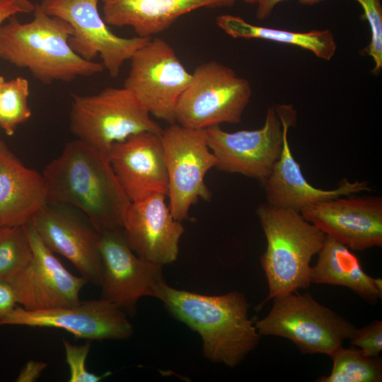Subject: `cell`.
<instances>
[{"label":"cell","instance_id":"obj_25","mask_svg":"<svg viewBox=\"0 0 382 382\" xmlns=\"http://www.w3.org/2000/svg\"><path fill=\"white\" fill-rule=\"evenodd\" d=\"M32 258L26 226H0V281L8 282L29 265Z\"/></svg>","mask_w":382,"mask_h":382},{"label":"cell","instance_id":"obj_4","mask_svg":"<svg viewBox=\"0 0 382 382\" xmlns=\"http://www.w3.org/2000/svg\"><path fill=\"white\" fill-rule=\"evenodd\" d=\"M267 241L260 257L269 294L274 297L306 289L310 262L320 250L325 234L296 210L263 204L256 211Z\"/></svg>","mask_w":382,"mask_h":382},{"label":"cell","instance_id":"obj_24","mask_svg":"<svg viewBox=\"0 0 382 382\" xmlns=\"http://www.w3.org/2000/svg\"><path fill=\"white\" fill-rule=\"evenodd\" d=\"M332 368L330 375L318 382H381L382 361L379 357H369L352 347H339L330 356Z\"/></svg>","mask_w":382,"mask_h":382},{"label":"cell","instance_id":"obj_23","mask_svg":"<svg viewBox=\"0 0 382 382\" xmlns=\"http://www.w3.org/2000/svg\"><path fill=\"white\" fill-rule=\"evenodd\" d=\"M216 24L233 38L261 39L291 45L311 52L317 57L330 60L335 54L337 45L329 30L296 32L252 24L243 18L231 14L216 18Z\"/></svg>","mask_w":382,"mask_h":382},{"label":"cell","instance_id":"obj_10","mask_svg":"<svg viewBox=\"0 0 382 382\" xmlns=\"http://www.w3.org/2000/svg\"><path fill=\"white\" fill-rule=\"evenodd\" d=\"M100 0H42L47 15L59 18L72 28L69 39L71 49L88 61L99 56L109 75L118 76L122 66L151 37H124L113 33L100 16Z\"/></svg>","mask_w":382,"mask_h":382},{"label":"cell","instance_id":"obj_31","mask_svg":"<svg viewBox=\"0 0 382 382\" xmlns=\"http://www.w3.org/2000/svg\"><path fill=\"white\" fill-rule=\"evenodd\" d=\"M47 364L42 361H29L21 369L16 381L18 382H33L41 375L46 369Z\"/></svg>","mask_w":382,"mask_h":382},{"label":"cell","instance_id":"obj_32","mask_svg":"<svg viewBox=\"0 0 382 382\" xmlns=\"http://www.w3.org/2000/svg\"><path fill=\"white\" fill-rule=\"evenodd\" d=\"M18 13L22 12L13 0H0V25Z\"/></svg>","mask_w":382,"mask_h":382},{"label":"cell","instance_id":"obj_6","mask_svg":"<svg viewBox=\"0 0 382 382\" xmlns=\"http://www.w3.org/2000/svg\"><path fill=\"white\" fill-rule=\"evenodd\" d=\"M273 299L268 314L255 322L258 333L286 338L302 354L330 357L357 330L352 323L319 303L308 292L284 294Z\"/></svg>","mask_w":382,"mask_h":382},{"label":"cell","instance_id":"obj_12","mask_svg":"<svg viewBox=\"0 0 382 382\" xmlns=\"http://www.w3.org/2000/svg\"><path fill=\"white\" fill-rule=\"evenodd\" d=\"M5 325L62 329L88 341L124 340L133 334L127 314L102 298L40 311H28L17 306L0 325Z\"/></svg>","mask_w":382,"mask_h":382},{"label":"cell","instance_id":"obj_27","mask_svg":"<svg viewBox=\"0 0 382 382\" xmlns=\"http://www.w3.org/2000/svg\"><path fill=\"white\" fill-rule=\"evenodd\" d=\"M361 7L362 20L368 22L371 40L364 49L374 63L372 73L378 75L382 69V4L381 0H353Z\"/></svg>","mask_w":382,"mask_h":382},{"label":"cell","instance_id":"obj_36","mask_svg":"<svg viewBox=\"0 0 382 382\" xmlns=\"http://www.w3.org/2000/svg\"><path fill=\"white\" fill-rule=\"evenodd\" d=\"M244 2L251 4H257L260 0H243Z\"/></svg>","mask_w":382,"mask_h":382},{"label":"cell","instance_id":"obj_18","mask_svg":"<svg viewBox=\"0 0 382 382\" xmlns=\"http://www.w3.org/2000/svg\"><path fill=\"white\" fill-rule=\"evenodd\" d=\"M166 195L155 193L132 202L122 228L131 250L140 258L162 266L174 262L185 228L173 216Z\"/></svg>","mask_w":382,"mask_h":382},{"label":"cell","instance_id":"obj_14","mask_svg":"<svg viewBox=\"0 0 382 382\" xmlns=\"http://www.w3.org/2000/svg\"><path fill=\"white\" fill-rule=\"evenodd\" d=\"M33 249L29 265L10 280L18 305L28 311L71 306L81 300L79 294L88 283L66 270L30 224L25 225Z\"/></svg>","mask_w":382,"mask_h":382},{"label":"cell","instance_id":"obj_2","mask_svg":"<svg viewBox=\"0 0 382 382\" xmlns=\"http://www.w3.org/2000/svg\"><path fill=\"white\" fill-rule=\"evenodd\" d=\"M153 297L199 334L202 354L212 362L234 368L259 343L261 335L249 318L250 306L239 291L205 295L177 289L165 281L155 288Z\"/></svg>","mask_w":382,"mask_h":382},{"label":"cell","instance_id":"obj_20","mask_svg":"<svg viewBox=\"0 0 382 382\" xmlns=\"http://www.w3.org/2000/svg\"><path fill=\"white\" fill-rule=\"evenodd\" d=\"M44 177L0 139V226H25L47 205Z\"/></svg>","mask_w":382,"mask_h":382},{"label":"cell","instance_id":"obj_26","mask_svg":"<svg viewBox=\"0 0 382 382\" xmlns=\"http://www.w3.org/2000/svg\"><path fill=\"white\" fill-rule=\"evenodd\" d=\"M29 95L26 79L18 76L6 81L0 76V127L6 135L12 136L18 126L30 117Z\"/></svg>","mask_w":382,"mask_h":382},{"label":"cell","instance_id":"obj_34","mask_svg":"<svg viewBox=\"0 0 382 382\" xmlns=\"http://www.w3.org/2000/svg\"><path fill=\"white\" fill-rule=\"evenodd\" d=\"M22 13H28L35 9V4L30 0H13Z\"/></svg>","mask_w":382,"mask_h":382},{"label":"cell","instance_id":"obj_30","mask_svg":"<svg viewBox=\"0 0 382 382\" xmlns=\"http://www.w3.org/2000/svg\"><path fill=\"white\" fill-rule=\"evenodd\" d=\"M17 306L14 292L9 284L0 281V325Z\"/></svg>","mask_w":382,"mask_h":382},{"label":"cell","instance_id":"obj_5","mask_svg":"<svg viewBox=\"0 0 382 382\" xmlns=\"http://www.w3.org/2000/svg\"><path fill=\"white\" fill-rule=\"evenodd\" d=\"M69 129L76 139L108 156L112 145L129 137L163 129L125 86L108 87L90 96L74 95Z\"/></svg>","mask_w":382,"mask_h":382},{"label":"cell","instance_id":"obj_22","mask_svg":"<svg viewBox=\"0 0 382 382\" xmlns=\"http://www.w3.org/2000/svg\"><path fill=\"white\" fill-rule=\"evenodd\" d=\"M318 255L311 267L310 283L346 286L371 304L381 299L382 279L367 274L347 245L326 235Z\"/></svg>","mask_w":382,"mask_h":382},{"label":"cell","instance_id":"obj_1","mask_svg":"<svg viewBox=\"0 0 382 382\" xmlns=\"http://www.w3.org/2000/svg\"><path fill=\"white\" fill-rule=\"evenodd\" d=\"M42 174L48 204L79 210L100 233L122 228L131 202L108 156L76 139L65 144Z\"/></svg>","mask_w":382,"mask_h":382},{"label":"cell","instance_id":"obj_29","mask_svg":"<svg viewBox=\"0 0 382 382\" xmlns=\"http://www.w3.org/2000/svg\"><path fill=\"white\" fill-rule=\"evenodd\" d=\"M350 344L369 357H379L382 351V322L375 320L364 328H357Z\"/></svg>","mask_w":382,"mask_h":382},{"label":"cell","instance_id":"obj_11","mask_svg":"<svg viewBox=\"0 0 382 382\" xmlns=\"http://www.w3.org/2000/svg\"><path fill=\"white\" fill-rule=\"evenodd\" d=\"M204 129L207 145L216 159V169L262 183L270 175L283 147V125L273 107L268 108L264 125L257 129L228 132L219 125Z\"/></svg>","mask_w":382,"mask_h":382},{"label":"cell","instance_id":"obj_13","mask_svg":"<svg viewBox=\"0 0 382 382\" xmlns=\"http://www.w3.org/2000/svg\"><path fill=\"white\" fill-rule=\"evenodd\" d=\"M29 224L50 250L66 258L88 282L100 286L101 233L81 212L47 204Z\"/></svg>","mask_w":382,"mask_h":382},{"label":"cell","instance_id":"obj_35","mask_svg":"<svg viewBox=\"0 0 382 382\" xmlns=\"http://www.w3.org/2000/svg\"><path fill=\"white\" fill-rule=\"evenodd\" d=\"M324 1L325 0H298V2L302 5L312 6V5L319 4Z\"/></svg>","mask_w":382,"mask_h":382},{"label":"cell","instance_id":"obj_19","mask_svg":"<svg viewBox=\"0 0 382 382\" xmlns=\"http://www.w3.org/2000/svg\"><path fill=\"white\" fill-rule=\"evenodd\" d=\"M108 158L130 202L155 193L168 196V178L161 134L143 132L112 145Z\"/></svg>","mask_w":382,"mask_h":382},{"label":"cell","instance_id":"obj_28","mask_svg":"<svg viewBox=\"0 0 382 382\" xmlns=\"http://www.w3.org/2000/svg\"><path fill=\"white\" fill-rule=\"evenodd\" d=\"M66 362L69 369V382H98L110 373L101 376L90 372L86 366V361L91 349V342L83 345H72L63 340Z\"/></svg>","mask_w":382,"mask_h":382},{"label":"cell","instance_id":"obj_8","mask_svg":"<svg viewBox=\"0 0 382 382\" xmlns=\"http://www.w3.org/2000/svg\"><path fill=\"white\" fill-rule=\"evenodd\" d=\"M192 77L166 40L151 37L130 59L123 86L151 115L172 125L176 123L178 100Z\"/></svg>","mask_w":382,"mask_h":382},{"label":"cell","instance_id":"obj_16","mask_svg":"<svg viewBox=\"0 0 382 382\" xmlns=\"http://www.w3.org/2000/svg\"><path fill=\"white\" fill-rule=\"evenodd\" d=\"M339 197L309 205L300 213L325 235L354 250L382 245V199Z\"/></svg>","mask_w":382,"mask_h":382},{"label":"cell","instance_id":"obj_21","mask_svg":"<svg viewBox=\"0 0 382 382\" xmlns=\"http://www.w3.org/2000/svg\"><path fill=\"white\" fill-rule=\"evenodd\" d=\"M236 0H100L108 25L131 27L137 36H151L168 29L178 18L202 8L232 6Z\"/></svg>","mask_w":382,"mask_h":382},{"label":"cell","instance_id":"obj_3","mask_svg":"<svg viewBox=\"0 0 382 382\" xmlns=\"http://www.w3.org/2000/svg\"><path fill=\"white\" fill-rule=\"evenodd\" d=\"M33 19L21 23L16 15L0 25V59L27 69L45 84L69 83L105 70L101 62L88 61L70 47L72 28L65 21L47 15L37 3Z\"/></svg>","mask_w":382,"mask_h":382},{"label":"cell","instance_id":"obj_15","mask_svg":"<svg viewBox=\"0 0 382 382\" xmlns=\"http://www.w3.org/2000/svg\"><path fill=\"white\" fill-rule=\"evenodd\" d=\"M103 278L101 298L127 314L134 315L138 301L152 296L165 282L163 266L138 257L129 248L122 229L101 233Z\"/></svg>","mask_w":382,"mask_h":382},{"label":"cell","instance_id":"obj_7","mask_svg":"<svg viewBox=\"0 0 382 382\" xmlns=\"http://www.w3.org/2000/svg\"><path fill=\"white\" fill-rule=\"evenodd\" d=\"M192 76L177 104V124L203 129L241 121L252 95L248 80L216 61L199 64Z\"/></svg>","mask_w":382,"mask_h":382},{"label":"cell","instance_id":"obj_17","mask_svg":"<svg viewBox=\"0 0 382 382\" xmlns=\"http://www.w3.org/2000/svg\"><path fill=\"white\" fill-rule=\"evenodd\" d=\"M275 109L282 122L284 140L280 156L264 182L268 204L300 212L320 202L370 190L366 182H349L346 178L334 190H322L311 185L293 156L289 143V129L296 123V112L291 105H278Z\"/></svg>","mask_w":382,"mask_h":382},{"label":"cell","instance_id":"obj_9","mask_svg":"<svg viewBox=\"0 0 382 382\" xmlns=\"http://www.w3.org/2000/svg\"><path fill=\"white\" fill-rule=\"evenodd\" d=\"M168 178V206L175 219L188 218L190 207L199 199L208 201L212 194L204 183L206 173L216 159L209 149L204 129L177 123L161 134Z\"/></svg>","mask_w":382,"mask_h":382},{"label":"cell","instance_id":"obj_33","mask_svg":"<svg viewBox=\"0 0 382 382\" xmlns=\"http://www.w3.org/2000/svg\"><path fill=\"white\" fill-rule=\"evenodd\" d=\"M286 0H260L257 4L256 17L259 20L268 18L274 7L279 3Z\"/></svg>","mask_w":382,"mask_h":382}]
</instances>
